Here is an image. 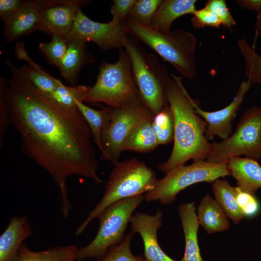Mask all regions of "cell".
Returning a JSON list of instances; mask_svg holds the SVG:
<instances>
[{"label":"cell","instance_id":"cell-16","mask_svg":"<svg viewBox=\"0 0 261 261\" xmlns=\"http://www.w3.org/2000/svg\"><path fill=\"white\" fill-rule=\"evenodd\" d=\"M32 234L26 215L11 218L0 236V261H14L23 241Z\"/></svg>","mask_w":261,"mask_h":261},{"label":"cell","instance_id":"cell-7","mask_svg":"<svg viewBox=\"0 0 261 261\" xmlns=\"http://www.w3.org/2000/svg\"><path fill=\"white\" fill-rule=\"evenodd\" d=\"M144 199L142 195L137 196L116 202L105 209L98 218L99 226L96 235L87 245L78 248L75 261L99 260L120 244L134 211Z\"/></svg>","mask_w":261,"mask_h":261},{"label":"cell","instance_id":"cell-41","mask_svg":"<svg viewBox=\"0 0 261 261\" xmlns=\"http://www.w3.org/2000/svg\"></svg>","mask_w":261,"mask_h":261},{"label":"cell","instance_id":"cell-15","mask_svg":"<svg viewBox=\"0 0 261 261\" xmlns=\"http://www.w3.org/2000/svg\"><path fill=\"white\" fill-rule=\"evenodd\" d=\"M49 0H24L21 6L3 21L5 41L13 43L36 30L40 13Z\"/></svg>","mask_w":261,"mask_h":261},{"label":"cell","instance_id":"cell-36","mask_svg":"<svg viewBox=\"0 0 261 261\" xmlns=\"http://www.w3.org/2000/svg\"><path fill=\"white\" fill-rule=\"evenodd\" d=\"M136 0H114L110 8L111 22L115 24L123 23L132 9Z\"/></svg>","mask_w":261,"mask_h":261},{"label":"cell","instance_id":"cell-31","mask_svg":"<svg viewBox=\"0 0 261 261\" xmlns=\"http://www.w3.org/2000/svg\"><path fill=\"white\" fill-rule=\"evenodd\" d=\"M162 0H136L126 19L139 24L149 26L152 16Z\"/></svg>","mask_w":261,"mask_h":261},{"label":"cell","instance_id":"cell-13","mask_svg":"<svg viewBox=\"0 0 261 261\" xmlns=\"http://www.w3.org/2000/svg\"><path fill=\"white\" fill-rule=\"evenodd\" d=\"M252 86L248 80L243 81L232 102L225 107L215 111L208 112L202 110L192 98V103L196 112L206 123L205 136L208 141L216 136L224 140L231 135L233 120L240 108L246 94Z\"/></svg>","mask_w":261,"mask_h":261},{"label":"cell","instance_id":"cell-14","mask_svg":"<svg viewBox=\"0 0 261 261\" xmlns=\"http://www.w3.org/2000/svg\"><path fill=\"white\" fill-rule=\"evenodd\" d=\"M162 212L158 209L153 215L136 213L130 218L131 232L138 233L144 244L145 261H177L166 254L158 241V229L162 225Z\"/></svg>","mask_w":261,"mask_h":261},{"label":"cell","instance_id":"cell-38","mask_svg":"<svg viewBox=\"0 0 261 261\" xmlns=\"http://www.w3.org/2000/svg\"><path fill=\"white\" fill-rule=\"evenodd\" d=\"M24 1L23 0H0V18L3 21L16 12Z\"/></svg>","mask_w":261,"mask_h":261},{"label":"cell","instance_id":"cell-39","mask_svg":"<svg viewBox=\"0 0 261 261\" xmlns=\"http://www.w3.org/2000/svg\"><path fill=\"white\" fill-rule=\"evenodd\" d=\"M237 3L242 8L257 13L261 12V0H237Z\"/></svg>","mask_w":261,"mask_h":261},{"label":"cell","instance_id":"cell-12","mask_svg":"<svg viewBox=\"0 0 261 261\" xmlns=\"http://www.w3.org/2000/svg\"><path fill=\"white\" fill-rule=\"evenodd\" d=\"M87 0H49L41 11L36 30L65 37L71 31L81 7Z\"/></svg>","mask_w":261,"mask_h":261},{"label":"cell","instance_id":"cell-23","mask_svg":"<svg viewBox=\"0 0 261 261\" xmlns=\"http://www.w3.org/2000/svg\"><path fill=\"white\" fill-rule=\"evenodd\" d=\"M152 122L145 120L134 127L123 144L122 151L147 153L155 149L159 145L152 129Z\"/></svg>","mask_w":261,"mask_h":261},{"label":"cell","instance_id":"cell-33","mask_svg":"<svg viewBox=\"0 0 261 261\" xmlns=\"http://www.w3.org/2000/svg\"><path fill=\"white\" fill-rule=\"evenodd\" d=\"M192 15L191 23L195 29L205 27L218 28L222 25L221 22L218 16L205 7L196 10Z\"/></svg>","mask_w":261,"mask_h":261},{"label":"cell","instance_id":"cell-20","mask_svg":"<svg viewBox=\"0 0 261 261\" xmlns=\"http://www.w3.org/2000/svg\"><path fill=\"white\" fill-rule=\"evenodd\" d=\"M196 0H162L151 22V26L162 31L170 30L173 22L179 17L193 14L196 10Z\"/></svg>","mask_w":261,"mask_h":261},{"label":"cell","instance_id":"cell-40","mask_svg":"<svg viewBox=\"0 0 261 261\" xmlns=\"http://www.w3.org/2000/svg\"><path fill=\"white\" fill-rule=\"evenodd\" d=\"M255 29L256 36H261V12L257 14Z\"/></svg>","mask_w":261,"mask_h":261},{"label":"cell","instance_id":"cell-3","mask_svg":"<svg viewBox=\"0 0 261 261\" xmlns=\"http://www.w3.org/2000/svg\"><path fill=\"white\" fill-rule=\"evenodd\" d=\"M127 33L147 45L186 79L197 76V40L192 33L180 29L162 31L130 19L123 22Z\"/></svg>","mask_w":261,"mask_h":261},{"label":"cell","instance_id":"cell-6","mask_svg":"<svg viewBox=\"0 0 261 261\" xmlns=\"http://www.w3.org/2000/svg\"><path fill=\"white\" fill-rule=\"evenodd\" d=\"M130 58L135 81L145 105L155 116L169 106L165 88L170 76L165 65L127 35L123 47Z\"/></svg>","mask_w":261,"mask_h":261},{"label":"cell","instance_id":"cell-18","mask_svg":"<svg viewBox=\"0 0 261 261\" xmlns=\"http://www.w3.org/2000/svg\"><path fill=\"white\" fill-rule=\"evenodd\" d=\"M178 212L185 241L184 253L180 261H203L198 242L200 223L194 203L181 204Z\"/></svg>","mask_w":261,"mask_h":261},{"label":"cell","instance_id":"cell-26","mask_svg":"<svg viewBox=\"0 0 261 261\" xmlns=\"http://www.w3.org/2000/svg\"><path fill=\"white\" fill-rule=\"evenodd\" d=\"M239 50L245 61V75L252 85H261V56L256 51L255 45L245 39L238 41Z\"/></svg>","mask_w":261,"mask_h":261},{"label":"cell","instance_id":"cell-11","mask_svg":"<svg viewBox=\"0 0 261 261\" xmlns=\"http://www.w3.org/2000/svg\"><path fill=\"white\" fill-rule=\"evenodd\" d=\"M128 34L124 23H100L87 16L80 9L71 31L64 38L68 41L78 39L92 42L103 50L123 47Z\"/></svg>","mask_w":261,"mask_h":261},{"label":"cell","instance_id":"cell-35","mask_svg":"<svg viewBox=\"0 0 261 261\" xmlns=\"http://www.w3.org/2000/svg\"><path fill=\"white\" fill-rule=\"evenodd\" d=\"M236 188L237 203L244 217L255 216L259 210V204L255 195L244 191L237 187Z\"/></svg>","mask_w":261,"mask_h":261},{"label":"cell","instance_id":"cell-24","mask_svg":"<svg viewBox=\"0 0 261 261\" xmlns=\"http://www.w3.org/2000/svg\"><path fill=\"white\" fill-rule=\"evenodd\" d=\"M215 199L234 223L238 224L245 217L237 202L236 187L230 185L226 179L218 178L212 183Z\"/></svg>","mask_w":261,"mask_h":261},{"label":"cell","instance_id":"cell-21","mask_svg":"<svg viewBox=\"0 0 261 261\" xmlns=\"http://www.w3.org/2000/svg\"><path fill=\"white\" fill-rule=\"evenodd\" d=\"M197 216L200 224L208 233L224 232L230 228V223L225 212L209 194L201 200Z\"/></svg>","mask_w":261,"mask_h":261},{"label":"cell","instance_id":"cell-5","mask_svg":"<svg viewBox=\"0 0 261 261\" xmlns=\"http://www.w3.org/2000/svg\"><path fill=\"white\" fill-rule=\"evenodd\" d=\"M158 180L155 171L143 161L134 158L119 161L109 175L102 199L78 227L75 235H80L92 221L112 204L151 191Z\"/></svg>","mask_w":261,"mask_h":261},{"label":"cell","instance_id":"cell-19","mask_svg":"<svg viewBox=\"0 0 261 261\" xmlns=\"http://www.w3.org/2000/svg\"><path fill=\"white\" fill-rule=\"evenodd\" d=\"M227 166L230 176L234 178L241 190L255 195L261 188V166L257 160L238 157L232 159Z\"/></svg>","mask_w":261,"mask_h":261},{"label":"cell","instance_id":"cell-37","mask_svg":"<svg viewBox=\"0 0 261 261\" xmlns=\"http://www.w3.org/2000/svg\"><path fill=\"white\" fill-rule=\"evenodd\" d=\"M10 123L8 108L2 93L0 91V146L4 145V136L7 128Z\"/></svg>","mask_w":261,"mask_h":261},{"label":"cell","instance_id":"cell-32","mask_svg":"<svg viewBox=\"0 0 261 261\" xmlns=\"http://www.w3.org/2000/svg\"><path fill=\"white\" fill-rule=\"evenodd\" d=\"M134 234L128 233L122 241L110 249L106 254L97 261H145L141 256H135L130 249V242Z\"/></svg>","mask_w":261,"mask_h":261},{"label":"cell","instance_id":"cell-1","mask_svg":"<svg viewBox=\"0 0 261 261\" xmlns=\"http://www.w3.org/2000/svg\"><path fill=\"white\" fill-rule=\"evenodd\" d=\"M6 64L10 79L0 77V91L7 105L10 123L18 132L24 153L51 176L61 197L60 212L67 218L72 209L67 179L76 175L103 181L98 174V162L90 129L78 110H69L42 94L21 68Z\"/></svg>","mask_w":261,"mask_h":261},{"label":"cell","instance_id":"cell-17","mask_svg":"<svg viewBox=\"0 0 261 261\" xmlns=\"http://www.w3.org/2000/svg\"><path fill=\"white\" fill-rule=\"evenodd\" d=\"M68 42L67 51L58 68L61 76L69 83L74 85L82 68L95 60L88 50L86 42L78 39Z\"/></svg>","mask_w":261,"mask_h":261},{"label":"cell","instance_id":"cell-28","mask_svg":"<svg viewBox=\"0 0 261 261\" xmlns=\"http://www.w3.org/2000/svg\"><path fill=\"white\" fill-rule=\"evenodd\" d=\"M77 105L78 110L90 129L94 142L101 151V132L106 116V107L101 109H95L86 105L83 102H78Z\"/></svg>","mask_w":261,"mask_h":261},{"label":"cell","instance_id":"cell-30","mask_svg":"<svg viewBox=\"0 0 261 261\" xmlns=\"http://www.w3.org/2000/svg\"><path fill=\"white\" fill-rule=\"evenodd\" d=\"M48 43H41L39 48L51 64L58 67L64 56L68 46V41L63 37L53 35Z\"/></svg>","mask_w":261,"mask_h":261},{"label":"cell","instance_id":"cell-8","mask_svg":"<svg viewBox=\"0 0 261 261\" xmlns=\"http://www.w3.org/2000/svg\"><path fill=\"white\" fill-rule=\"evenodd\" d=\"M241 156L257 161L261 158V107H249L232 134L220 142L211 143L205 160L212 164L228 163Z\"/></svg>","mask_w":261,"mask_h":261},{"label":"cell","instance_id":"cell-9","mask_svg":"<svg viewBox=\"0 0 261 261\" xmlns=\"http://www.w3.org/2000/svg\"><path fill=\"white\" fill-rule=\"evenodd\" d=\"M227 164H212L203 160L174 168L158 180L152 190L145 193V200L148 202L159 201L162 204L171 203L179 192L191 185L199 182L212 183L230 175Z\"/></svg>","mask_w":261,"mask_h":261},{"label":"cell","instance_id":"cell-22","mask_svg":"<svg viewBox=\"0 0 261 261\" xmlns=\"http://www.w3.org/2000/svg\"><path fill=\"white\" fill-rule=\"evenodd\" d=\"M78 248L74 245L54 246L45 250L34 251L23 243L14 261H75Z\"/></svg>","mask_w":261,"mask_h":261},{"label":"cell","instance_id":"cell-27","mask_svg":"<svg viewBox=\"0 0 261 261\" xmlns=\"http://www.w3.org/2000/svg\"><path fill=\"white\" fill-rule=\"evenodd\" d=\"M21 69L35 87L49 98H51L54 92L61 82L45 72L37 64L34 66L23 65Z\"/></svg>","mask_w":261,"mask_h":261},{"label":"cell","instance_id":"cell-25","mask_svg":"<svg viewBox=\"0 0 261 261\" xmlns=\"http://www.w3.org/2000/svg\"><path fill=\"white\" fill-rule=\"evenodd\" d=\"M90 87L86 85L67 86L62 82L59 84L51 99L63 107L72 111L78 110V102H84Z\"/></svg>","mask_w":261,"mask_h":261},{"label":"cell","instance_id":"cell-34","mask_svg":"<svg viewBox=\"0 0 261 261\" xmlns=\"http://www.w3.org/2000/svg\"><path fill=\"white\" fill-rule=\"evenodd\" d=\"M205 7L213 11L219 18L222 25L231 29L236 23L227 7L225 0H208Z\"/></svg>","mask_w":261,"mask_h":261},{"label":"cell","instance_id":"cell-2","mask_svg":"<svg viewBox=\"0 0 261 261\" xmlns=\"http://www.w3.org/2000/svg\"><path fill=\"white\" fill-rule=\"evenodd\" d=\"M166 97L174 121V145L168 160L159 165L166 173L185 165L189 160H205L211 148L206 139L207 124L195 111L190 96L182 82L181 76L172 74L165 88Z\"/></svg>","mask_w":261,"mask_h":261},{"label":"cell","instance_id":"cell-29","mask_svg":"<svg viewBox=\"0 0 261 261\" xmlns=\"http://www.w3.org/2000/svg\"><path fill=\"white\" fill-rule=\"evenodd\" d=\"M152 126L159 145L166 144L173 140L174 121L169 106L154 116Z\"/></svg>","mask_w":261,"mask_h":261},{"label":"cell","instance_id":"cell-4","mask_svg":"<svg viewBox=\"0 0 261 261\" xmlns=\"http://www.w3.org/2000/svg\"><path fill=\"white\" fill-rule=\"evenodd\" d=\"M118 51V58L116 62L103 61L101 63L96 82L90 87L85 102H102L115 108L144 103L135 81L129 54L123 47Z\"/></svg>","mask_w":261,"mask_h":261},{"label":"cell","instance_id":"cell-10","mask_svg":"<svg viewBox=\"0 0 261 261\" xmlns=\"http://www.w3.org/2000/svg\"><path fill=\"white\" fill-rule=\"evenodd\" d=\"M107 114L101 132V160L118 163L123 144L130 130L154 116L144 103L124 108L107 106Z\"/></svg>","mask_w":261,"mask_h":261}]
</instances>
